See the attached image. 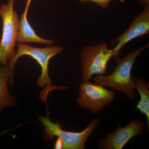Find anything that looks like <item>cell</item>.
Returning a JSON list of instances; mask_svg holds the SVG:
<instances>
[{"mask_svg": "<svg viewBox=\"0 0 149 149\" xmlns=\"http://www.w3.org/2000/svg\"><path fill=\"white\" fill-rule=\"evenodd\" d=\"M63 50V48L56 46L45 48H35L19 43L16 54L9 60L8 66L11 72L10 77L11 84L12 85L13 84L15 66L17 62L21 57L27 55L30 56L35 59L41 66L42 73L37 80V84L42 88H45L40 95V98L42 101L47 103L48 94L52 91L66 90L68 88V87H58L52 85V80L49 77L48 73V65L50 59L56 55L61 53Z\"/></svg>", "mask_w": 149, "mask_h": 149, "instance_id": "obj_1", "label": "cell"}, {"mask_svg": "<svg viewBox=\"0 0 149 149\" xmlns=\"http://www.w3.org/2000/svg\"><path fill=\"white\" fill-rule=\"evenodd\" d=\"M148 43L130 51L125 57L116 58L117 65L114 71L107 76L98 74L94 78L95 84L108 87L125 93L127 99L134 100L136 97L135 83L131 76V70L136 59L141 53L149 47Z\"/></svg>", "mask_w": 149, "mask_h": 149, "instance_id": "obj_2", "label": "cell"}, {"mask_svg": "<svg viewBox=\"0 0 149 149\" xmlns=\"http://www.w3.org/2000/svg\"><path fill=\"white\" fill-rule=\"evenodd\" d=\"M15 0H8L0 7V16L3 22L2 34L0 42V65L6 66L8 61L15 55V50L19 22L18 14L14 9Z\"/></svg>", "mask_w": 149, "mask_h": 149, "instance_id": "obj_3", "label": "cell"}, {"mask_svg": "<svg viewBox=\"0 0 149 149\" xmlns=\"http://www.w3.org/2000/svg\"><path fill=\"white\" fill-rule=\"evenodd\" d=\"M38 119L45 127V141H53L54 137L57 136L62 141L64 149H85L87 139L100 123V118H96L85 130L80 132H72L62 130L60 124L51 121L48 115L47 117L39 116Z\"/></svg>", "mask_w": 149, "mask_h": 149, "instance_id": "obj_4", "label": "cell"}, {"mask_svg": "<svg viewBox=\"0 0 149 149\" xmlns=\"http://www.w3.org/2000/svg\"><path fill=\"white\" fill-rule=\"evenodd\" d=\"M113 56V51L108 48L106 42L84 47L80 60L83 82H89L94 74H104L108 63Z\"/></svg>", "mask_w": 149, "mask_h": 149, "instance_id": "obj_5", "label": "cell"}, {"mask_svg": "<svg viewBox=\"0 0 149 149\" xmlns=\"http://www.w3.org/2000/svg\"><path fill=\"white\" fill-rule=\"evenodd\" d=\"M89 82H83L79 87L77 104L81 108L89 109L97 115L114 99L113 91Z\"/></svg>", "mask_w": 149, "mask_h": 149, "instance_id": "obj_6", "label": "cell"}, {"mask_svg": "<svg viewBox=\"0 0 149 149\" xmlns=\"http://www.w3.org/2000/svg\"><path fill=\"white\" fill-rule=\"evenodd\" d=\"M145 123L136 118L125 127L118 124L117 129L104 138L97 141L98 148L102 149H122L133 137L143 133Z\"/></svg>", "mask_w": 149, "mask_h": 149, "instance_id": "obj_7", "label": "cell"}, {"mask_svg": "<svg viewBox=\"0 0 149 149\" xmlns=\"http://www.w3.org/2000/svg\"><path fill=\"white\" fill-rule=\"evenodd\" d=\"M141 13L133 19L132 24L126 31L116 40L111 45L117 44L113 49L115 58H119L120 51L127 43L138 37H143L149 33V5L144 6Z\"/></svg>", "mask_w": 149, "mask_h": 149, "instance_id": "obj_8", "label": "cell"}, {"mask_svg": "<svg viewBox=\"0 0 149 149\" xmlns=\"http://www.w3.org/2000/svg\"><path fill=\"white\" fill-rule=\"evenodd\" d=\"M32 0H27L26 8L19 22V27L17 41L19 43H36L52 45L54 40H46L38 36L32 29L27 19V15L29 6Z\"/></svg>", "mask_w": 149, "mask_h": 149, "instance_id": "obj_9", "label": "cell"}, {"mask_svg": "<svg viewBox=\"0 0 149 149\" xmlns=\"http://www.w3.org/2000/svg\"><path fill=\"white\" fill-rule=\"evenodd\" d=\"M11 72L8 64L6 66L0 65V112L7 107L16 104L15 99L9 93L8 83Z\"/></svg>", "mask_w": 149, "mask_h": 149, "instance_id": "obj_10", "label": "cell"}, {"mask_svg": "<svg viewBox=\"0 0 149 149\" xmlns=\"http://www.w3.org/2000/svg\"><path fill=\"white\" fill-rule=\"evenodd\" d=\"M135 88L140 94L141 100L136 108L139 111L146 115L147 118V128L149 129V85L145 78L142 77H133Z\"/></svg>", "mask_w": 149, "mask_h": 149, "instance_id": "obj_11", "label": "cell"}, {"mask_svg": "<svg viewBox=\"0 0 149 149\" xmlns=\"http://www.w3.org/2000/svg\"><path fill=\"white\" fill-rule=\"evenodd\" d=\"M78 1L81 2H85L87 1L93 2L103 8H107L108 7L109 5L106 2L105 0H78Z\"/></svg>", "mask_w": 149, "mask_h": 149, "instance_id": "obj_12", "label": "cell"}, {"mask_svg": "<svg viewBox=\"0 0 149 149\" xmlns=\"http://www.w3.org/2000/svg\"><path fill=\"white\" fill-rule=\"evenodd\" d=\"M63 145L62 141L60 138L58 137L57 140L56 141L55 145V149H63Z\"/></svg>", "mask_w": 149, "mask_h": 149, "instance_id": "obj_13", "label": "cell"}, {"mask_svg": "<svg viewBox=\"0 0 149 149\" xmlns=\"http://www.w3.org/2000/svg\"><path fill=\"white\" fill-rule=\"evenodd\" d=\"M140 3L144 6L149 5V0H137Z\"/></svg>", "mask_w": 149, "mask_h": 149, "instance_id": "obj_14", "label": "cell"}, {"mask_svg": "<svg viewBox=\"0 0 149 149\" xmlns=\"http://www.w3.org/2000/svg\"><path fill=\"white\" fill-rule=\"evenodd\" d=\"M111 1V0H105L106 2L108 4H109L110 2ZM119 1H120V2L123 3L125 2V0H119Z\"/></svg>", "mask_w": 149, "mask_h": 149, "instance_id": "obj_15", "label": "cell"}]
</instances>
